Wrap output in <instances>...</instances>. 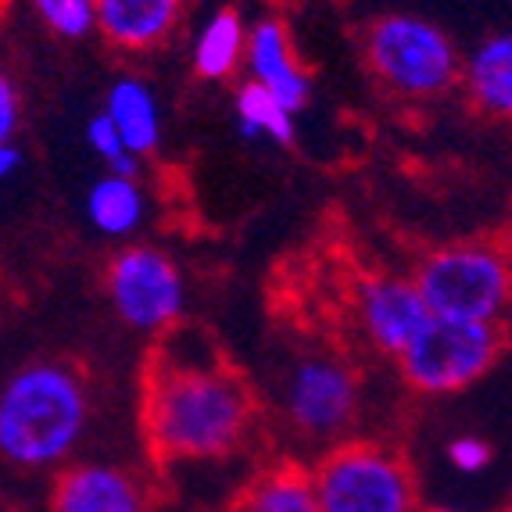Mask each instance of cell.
<instances>
[{
  "instance_id": "cell-1",
  "label": "cell",
  "mask_w": 512,
  "mask_h": 512,
  "mask_svg": "<svg viewBox=\"0 0 512 512\" xmlns=\"http://www.w3.org/2000/svg\"><path fill=\"white\" fill-rule=\"evenodd\" d=\"M255 423V391L212 341L169 326L144 369V437L158 462L237 452Z\"/></svg>"
},
{
  "instance_id": "cell-2",
  "label": "cell",
  "mask_w": 512,
  "mask_h": 512,
  "mask_svg": "<svg viewBox=\"0 0 512 512\" xmlns=\"http://www.w3.org/2000/svg\"><path fill=\"white\" fill-rule=\"evenodd\" d=\"M86 419L83 376L58 359L29 362L0 387V459L22 470L58 466L83 441Z\"/></svg>"
},
{
  "instance_id": "cell-3",
  "label": "cell",
  "mask_w": 512,
  "mask_h": 512,
  "mask_svg": "<svg viewBox=\"0 0 512 512\" xmlns=\"http://www.w3.org/2000/svg\"><path fill=\"white\" fill-rule=\"evenodd\" d=\"M412 287L430 316L498 323L509 305V258L484 240L437 248L416 265Z\"/></svg>"
},
{
  "instance_id": "cell-4",
  "label": "cell",
  "mask_w": 512,
  "mask_h": 512,
  "mask_svg": "<svg viewBox=\"0 0 512 512\" xmlns=\"http://www.w3.org/2000/svg\"><path fill=\"white\" fill-rule=\"evenodd\" d=\"M308 473L319 512H416L409 462L376 441L337 444Z\"/></svg>"
},
{
  "instance_id": "cell-5",
  "label": "cell",
  "mask_w": 512,
  "mask_h": 512,
  "mask_svg": "<svg viewBox=\"0 0 512 512\" xmlns=\"http://www.w3.org/2000/svg\"><path fill=\"white\" fill-rule=\"evenodd\" d=\"M505 351V330L498 323L430 316L427 326L398 355L402 373L423 394H452L491 373Z\"/></svg>"
},
{
  "instance_id": "cell-6",
  "label": "cell",
  "mask_w": 512,
  "mask_h": 512,
  "mask_svg": "<svg viewBox=\"0 0 512 512\" xmlns=\"http://www.w3.org/2000/svg\"><path fill=\"white\" fill-rule=\"evenodd\" d=\"M366 58L380 83L402 97H437L459 79L452 40L416 15L376 18L366 33Z\"/></svg>"
},
{
  "instance_id": "cell-7",
  "label": "cell",
  "mask_w": 512,
  "mask_h": 512,
  "mask_svg": "<svg viewBox=\"0 0 512 512\" xmlns=\"http://www.w3.org/2000/svg\"><path fill=\"white\" fill-rule=\"evenodd\" d=\"M359 394L355 366L333 351H305L283 376V412L312 441L344 434L359 412Z\"/></svg>"
},
{
  "instance_id": "cell-8",
  "label": "cell",
  "mask_w": 512,
  "mask_h": 512,
  "mask_svg": "<svg viewBox=\"0 0 512 512\" xmlns=\"http://www.w3.org/2000/svg\"><path fill=\"white\" fill-rule=\"evenodd\" d=\"M111 305L129 326L162 333L180 323L183 276L169 255L154 248H126L108 265Z\"/></svg>"
},
{
  "instance_id": "cell-9",
  "label": "cell",
  "mask_w": 512,
  "mask_h": 512,
  "mask_svg": "<svg viewBox=\"0 0 512 512\" xmlns=\"http://www.w3.org/2000/svg\"><path fill=\"white\" fill-rule=\"evenodd\" d=\"M355 316H359L362 330L376 348L387 351V355H402L405 344L427 326L430 312L412 287V280L380 273L359 283Z\"/></svg>"
},
{
  "instance_id": "cell-10",
  "label": "cell",
  "mask_w": 512,
  "mask_h": 512,
  "mask_svg": "<svg viewBox=\"0 0 512 512\" xmlns=\"http://www.w3.org/2000/svg\"><path fill=\"white\" fill-rule=\"evenodd\" d=\"M51 512H147V495L133 473L108 462H79L54 477Z\"/></svg>"
},
{
  "instance_id": "cell-11",
  "label": "cell",
  "mask_w": 512,
  "mask_h": 512,
  "mask_svg": "<svg viewBox=\"0 0 512 512\" xmlns=\"http://www.w3.org/2000/svg\"><path fill=\"white\" fill-rule=\"evenodd\" d=\"M244 54H248V65H251V83L262 86L265 94H273L287 115L305 111L312 83H308L298 58L291 54L287 33H283V26L276 18H265V22H258L251 29Z\"/></svg>"
},
{
  "instance_id": "cell-12",
  "label": "cell",
  "mask_w": 512,
  "mask_h": 512,
  "mask_svg": "<svg viewBox=\"0 0 512 512\" xmlns=\"http://www.w3.org/2000/svg\"><path fill=\"white\" fill-rule=\"evenodd\" d=\"M183 0H94V26L115 47L147 51L172 33Z\"/></svg>"
},
{
  "instance_id": "cell-13",
  "label": "cell",
  "mask_w": 512,
  "mask_h": 512,
  "mask_svg": "<svg viewBox=\"0 0 512 512\" xmlns=\"http://www.w3.org/2000/svg\"><path fill=\"white\" fill-rule=\"evenodd\" d=\"M233 512H319L312 473L298 462H276L240 491Z\"/></svg>"
},
{
  "instance_id": "cell-14",
  "label": "cell",
  "mask_w": 512,
  "mask_h": 512,
  "mask_svg": "<svg viewBox=\"0 0 512 512\" xmlns=\"http://www.w3.org/2000/svg\"><path fill=\"white\" fill-rule=\"evenodd\" d=\"M108 122L119 133L122 147L133 158L147 154L162 140V119H158V104H154L151 90L137 79H119L108 90V108H104Z\"/></svg>"
},
{
  "instance_id": "cell-15",
  "label": "cell",
  "mask_w": 512,
  "mask_h": 512,
  "mask_svg": "<svg viewBox=\"0 0 512 512\" xmlns=\"http://www.w3.org/2000/svg\"><path fill=\"white\" fill-rule=\"evenodd\" d=\"M470 94L491 115L512 111V40L509 33L487 36L470 58Z\"/></svg>"
},
{
  "instance_id": "cell-16",
  "label": "cell",
  "mask_w": 512,
  "mask_h": 512,
  "mask_svg": "<svg viewBox=\"0 0 512 512\" xmlns=\"http://www.w3.org/2000/svg\"><path fill=\"white\" fill-rule=\"evenodd\" d=\"M240 54H244V26L237 11L226 8L208 22V29L197 40L194 69L201 79H230Z\"/></svg>"
},
{
  "instance_id": "cell-17",
  "label": "cell",
  "mask_w": 512,
  "mask_h": 512,
  "mask_svg": "<svg viewBox=\"0 0 512 512\" xmlns=\"http://www.w3.org/2000/svg\"><path fill=\"white\" fill-rule=\"evenodd\" d=\"M86 212L94 219V226L108 237H122L140 222L144 212V201H140V190L126 176H104L90 190V201H86Z\"/></svg>"
},
{
  "instance_id": "cell-18",
  "label": "cell",
  "mask_w": 512,
  "mask_h": 512,
  "mask_svg": "<svg viewBox=\"0 0 512 512\" xmlns=\"http://www.w3.org/2000/svg\"><path fill=\"white\" fill-rule=\"evenodd\" d=\"M237 119H240V137H273L276 144H291L294 126L291 115L283 111V104L273 94H265L258 83H244L237 90Z\"/></svg>"
},
{
  "instance_id": "cell-19",
  "label": "cell",
  "mask_w": 512,
  "mask_h": 512,
  "mask_svg": "<svg viewBox=\"0 0 512 512\" xmlns=\"http://www.w3.org/2000/svg\"><path fill=\"white\" fill-rule=\"evenodd\" d=\"M36 11L65 40H79L94 29V0H36Z\"/></svg>"
},
{
  "instance_id": "cell-20",
  "label": "cell",
  "mask_w": 512,
  "mask_h": 512,
  "mask_svg": "<svg viewBox=\"0 0 512 512\" xmlns=\"http://www.w3.org/2000/svg\"><path fill=\"white\" fill-rule=\"evenodd\" d=\"M86 137H90V147H94L104 162H108L111 176H126V180H133V172H137V158L122 147L119 133H115V126L108 122V115H97V119L86 126Z\"/></svg>"
},
{
  "instance_id": "cell-21",
  "label": "cell",
  "mask_w": 512,
  "mask_h": 512,
  "mask_svg": "<svg viewBox=\"0 0 512 512\" xmlns=\"http://www.w3.org/2000/svg\"><path fill=\"white\" fill-rule=\"evenodd\" d=\"M448 459H452V466L459 473H480V470H487L491 466V444L487 441H480V437H455L452 444H448Z\"/></svg>"
},
{
  "instance_id": "cell-22",
  "label": "cell",
  "mask_w": 512,
  "mask_h": 512,
  "mask_svg": "<svg viewBox=\"0 0 512 512\" xmlns=\"http://www.w3.org/2000/svg\"><path fill=\"white\" fill-rule=\"evenodd\" d=\"M18 122H22V97H18L15 79L0 69V147L15 137Z\"/></svg>"
},
{
  "instance_id": "cell-23",
  "label": "cell",
  "mask_w": 512,
  "mask_h": 512,
  "mask_svg": "<svg viewBox=\"0 0 512 512\" xmlns=\"http://www.w3.org/2000/svg\"><path fill=\"white\" fill-rule=\"evenodd\" d=\"M18 165H22V151H18V147H11V144L0 147V180H8Z\"/></svg>"
},
{
  "instance_id": "cell-24",
  "label": "cell",
  "mask_w": 512,
  "mask_h": 512,
  "mask_svg": "<svg viewBox=\"0 0 512 512\" xmlns=\"http://www.w3.org/2000/svg\"><path fill=\"white\" fill-rule=\"evenodd\" d=\"M427 512H459V509H427Z\"/></svg>"
}]
</instances>
